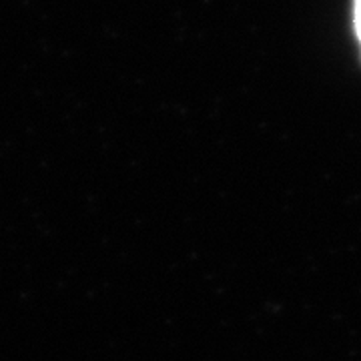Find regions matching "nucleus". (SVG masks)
Returning a JSON list of instances; mask_svg holds the SVG:
<instances>
[{"mask_svg":"<svg viewBox=\"0 0 361 361\" xmlns=\"http://www.w3.org/2000/svg\"><path fill=\"white\" fill-rule=\"evenodd\" d=\"M353 26L361 42V0H353Z\"/></svg>","mask_w":361,"mask_h":361,"instance_id":"1","label":"nucleus"}]
</instances>
